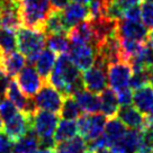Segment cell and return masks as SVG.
Wrapping results in <instances>:
<instances>
[{
    "label": "cell",
    "mask_w": 153,
    "mask_h": 153,
    "mask_svg": "<svg viewBox=\"0 0 153 153\" xmlns=\"http://www.w3.org/2000/svg\"><path fill=\"white\" fill-rule=\"evenodd\" d=\"M46 81L55 87L63 96L73 95L85 88L80 69L67 54H61L56 59L55 65Z\"/></svg>",
    "instance_id": "obj_1"
},
{
    "label": "cell",
    "mask_w": 153,
    "mask_h": 153,
    "mask_svg": "<svg viewBox=\"0 0 153 153\" xmlns=\"http://www.w3.org/2000/svg\"><path fill=\"white\" fill-rule=\"evenodd\" d=\"M52 11L50 0H19L22 26L45 33V24Z\"/></svg>",
    "instance_id": "obj_2"
},
{
    "label": "cell",
    "mask_w": 153,
    "mask_h": 153,
    "mask_svg": "<svg viewBox=\"0 0 153 153\" xmlns=\"http://www.w3.org/2000/svg\"><path fill=\"white\" fill-rule=\"evenodd\" d=\"M19 52L23 53L29 64H35L41 52L46 44V34L35 29L20 26L17 30Z\"/></svg>",
    "instance_id": "obj_3"
},
{
    "label": "cell",
    "mask_w": 153,
    "mask_h": 153,
    "mask_svg": "<svg viewBox=\"0 0 153 153\" xmlns=\"http://www.w3.org/2000/svg\"><path fill=\"white\" fill-rule=\"evenodd\" d=\"M107 117L104 114H82L76 122L78 133L87 142L99 137L105 132Z\"/></svg>",
    "instance_id": "obj_4"
},
{
    "label": "cell",
    "mask_w": 153,
    "mask_h": 153,
    "mask_svg": "<svg viewBox=\"0 0 153 153\" xmlns=\"http://www.w3.org/2000/svg\"><path fill=\"white\" fill-rule=\"evenodd\" d=\"M34 98L38 109L48 110L55 114L60 113L64 100V96L46 80H44L43 86L41 87Z\"/></svg>",
    "instance_id": "obj_5"
},
{
    "label": "cell",
    "mask_w": 153,
    "mask_h": 153,
    "mask_svg": "<svg viewBox=\"0 0 153 153\" xmlns=\"http://www.w3.org/2000/svg\"><path fill=\"white\" fill-rule=\"evenodd\" d=\"M132 74H133V69L129 62L120 61V62L110 63L107 70L108 83L110 88L115 92H117L124 88L129 87Z\"/></svg>",
    "instance_id": "obj_6"
},
{
    "label": "cell",
    "mask_w": 153,
    "mask_h": 153,
    "mask_svg": "<svg viewBox=\"0 0 153 153\" xmlns=\"http://www.w3.org/2000/svg\"><path fill=\"white\" fill-rule=\"evenodd\" d=\"M15 80L18 83L20 90L27 97H35L44 83L43 78L32 65H26L15 76Z\"/></svg>",
    "instance_id": "obj_7"
},
{
    "label": "cell",
    "mask_w": 153,
    "mask_h": 153,
    "mask_svg": "<svg viewBox=\"0 0 153 153\" xmlns=\"http://www.w3.org/2000/svg\"><path fill=\"white\" fill-rule=\"evenodd\" d=\"M59 124V116L48 110H37L33 116V129L38 139L52 137Z\"/></svg>",
    "instance_id": "obj_8"
},
{
    "label": "cell",
    "mask_w": 153,
    "mask_h": 153,
    "mask_svg": "<svg viewBox=\"0 0 153 153\" xmlns=\"http://www.w3.org/2000/svg\"><path fill=\"white\" fill-rule=\"evenodd\" d=\"M117 35L120 36V39L146 42L149 36V28L141 20L122 18L117 22Z\"/></svg>",
    "instance_id": "obj_9"
},
{
    "label": "cell",
    "mask_w": 153,
    "mask_h": 153,
    "mask_svg": "<svg viewBox=\"0 0 153 153\" xmlns=\"http://www.w3.org/2000/svg\"><path fill=\"white\" fill-rule=\"evenodd\" d=\"M108 68L99 65L97 63H94V65L85 71L82 79H83V86L87 90L95 92V94H101L107 88L108 82V76H107Z\"/></svg>",
    "instance_id": "obj_10"
},
{
    "label": "cell",
    "mask_w": 153,
    "mask_h": 153,
    "mask_svg": "<svg viewBox=\"0 0 153 153\" xmlns=\"http://www.w3.org/2000/svg\"><path fill=\"white\" fill-rule=\"evenodd\" d=\"M69 53L73 63L82 71L90 69L95 63L96 50L91 43L71 44Z\"/></svg>",
    "instance_id": "obj_11"
},
{
    "label": "cell",
    "mask_w": 153,
    "mask_h": 153,
    "mask_svg": "<svg viewBox=\"0 0 153 153\" xmlns=\"http://www.w3.org/2000/svg\"><path fill=\"white\" fill-rule=\"evenodd\" d=\"M33 128V116L18 111V114L10 120L6 122L4 126V133L7 134L14 142L18 141L25 134Z\"/></svg>",
    "instance_id": "obj_12"
},
{
    "label": "cell",
    "mask_w": 153,
    "mask_h": 153,
    "mask_svg": "<svg viewBox=\"0 0 153 153\" xmlns=\"http://www.w3.org/2000/svg\"><path fill=\"white\" fill-rule=\"evenodd\" d=\"M0 26L15 30L22 26L19 0H0Z\"/></svg>",
    "instance_id": "obj_13"
},
{
    "label": "cell",
    "mask_w": 153,
    "mask_h": 153,
    "mask_svg": "<svg viewBox=\"0 0 153 153\" xmlns=\"http://www.w3.org/2000/svg\"><path fill=\"white\" fill-rule=\"evenodd\" d=\"M142 143V131L129 128L125 135L110 146L113 153H137Z\"/></svg>",
    "instance_id": "obj_14"
},
{
    "label": "cell",
    "mask_w": 153,
    "mask_h": 153,
    "mask_svg": "<svg viewBox=\"0 0 153 153\" xmlns=\"http://www.w3.org/2000/svg\"><path fill=\"white\" fill-rule=\"evenodd\" d=\"M133 105L146 118L153 117V86L145 85L133 92Z\"/></svg>",
    "instance_id": "obj_15"
},
{
    "label": "cell",
    "mask_w": 153,
    "mask_h": 153,
    "mask_svg": "<svg viewBox=\"0 0 153 153\" xmlns=\"http://www.w3.org/2000/svg\"><path fill=\"white\" fill-rule=\"evenodd\" d=\"M116 117L122 120L126 127L133 129H142L148 124V118L144 116L140 110L131 105L120 106Z\"/></svg>",
    "instance_id": "obj_16"
},
{
    "label": "cell",
    "mask_w": 153,
    "mask_h": 153,
    "mask_svg": "<svg viewBox=\"0 0 153 153\" xmlns=\"http://www.w3.org/2000/svg\"><path fill=\"white\" fill-rule=\"evenodd\" d=\"M62 15L69 28H72L73 26L90 19V10L88 5L79 4L74 1L70 2L62 10Z\"/></svg>",
    "instance_id": "obj_17"
},
{
    "label": "cell",
    "mask_w": 153,
    "mask_h": 153,
    "mask_svg": "<svg viewBox=\"0 0 153 153\" xmlns=\"http://www.w3.org/2000/svg\"><path fill=\"white\" fill-rule=\"evenodd\" d=\"M72 96L76 98L81 109L88 114H97L101 110L100 96H98V94L91 92L83 88L74 92Z\"/></svg>",
    "instance_id": "obj_18"
},
{
    "label": "cell",
    "mask_w": 153,
    "mask_h": 153,
    "mask_svg": "<svg viewBox=\"0 0 153 153\" xmlns=\"http://www.w3.org/2000/svg\"><path fill=\"white\" fill-rule=\"evenodd\" d=\"M68 37L70 39V44L76 43H91L94 44L95 35L92 30L90 20H85L80 24L73 26L68 32Z\"/></svg>",
    "instance_id": "obj_19"
},
{
    "label": "cell",
    "mask_w": 153,
    "mask_h": 153,
    "mask_svg": "<svg viewBox=\"0 0 153 153\" xmlns=\"http://www.w3.org/2000/svg\"><path fill=\"white\" fill-rule=\"evenodd\" d=\"M27 59L23 53L14 51L11 53L5 54L2 59V69L6 74L10 78H15L25 68Z\"/></svg>",
    "instance_id": "obj_20"
},
{
    "label": "cell",
    "mask_w": 153,
    "mask_h": 153,
    "mask_svg": "<svg viewBox=\"0 0 153 153\" xmlns=\"http://www.w3.org/2000/svg\"><path fill=\"white\" fill-rule=\"evenodd\" d=\"M55 62H56V53L53 52L48 48H44L35 62L36 70L39 73V76L43 78V80H48L55 65Z\"/></svg>",
    "instance_id": "obj_21"
},
{
    "label": "cell",
    "mask_w": 153,
    "mask_h": 153,
    "mask_svg": "<svg viewBox=\"0 0 153 153\" xmlns=\"http://www.w3.org/2000/svg\"><path fill=\"white\" fill-rule=\"evenodd\" d=\"M101 111L107 118H111L117 115L120 109V101L117 98V94L111 88H106L100 94Z\"/></svg>",
    "instance_id": "obj_22"
},
{
    "label": "cell",
    "mask_w": 153,
    "mask_h": 153,
    "mask_svg": "<svg viewBox=\"0 0 153 153\" xmlns=\"http://www.w3.org/2000/svg\"><path fill=\"white\" fill-rule=\"evenodd\" d=\"M126 132H127V127L116 116L108 118L105 126V136L108 141L109 148L114 143H116L117 141H120L125 135Z\"/></svg>",
    "instance_id": "obj_23"
},
{
    "label": "cell",
    "mask_w": 153,
    "mask_h": 153,
    "mask_svg": "<svg viewBox=\"0 0 153 153\" xmlns=\"http://www.w3.org/2000/svg\"><path fill=\"white\" fill-rule=\"evenodd\" d=\"M38 142L39 139L32 128L28 133H26L23 137L15 142L13 153H35L39 149Z\"/></svg>",
    "instance_id": "obj_24"
},
{
    "label": "cell",
    "mask_w": 153,
    "mask_h": 153,
    "mask_svg": "<svg viewBox=\"0 0 153 153\" xmlns=\"http://www.w3.org/2000/svg\"><path fill=\"white\" fill-rule=\"evenodd\" d=\"M65 20L63 18L62 11L52 10L48 15L45 24V34H67L69 32Z\"/></svg>",
    "instance_id": "obj_25"
},
{
    "label": "cell",
    "mask_w": 153,
    "mask_h": 153,
    "mask_svg": "<svg viewBox=\"0 0 153 153\" xmlns=\"http://www.w3.org/2000/svg\"><path fill=\"white\" fill-rule=\"evenodd\" d=\"M88 150L87 141L81 135H76L72 139L60 142L56 144L55 152L56 153H85Z\"/></svg>",
    "instance_id": "obj_26"
},
{
    "label": "cell",
    "mask_w": 153,
    "mask_h": 153,
    "mask_svg": "<svg viewBox=\"0 0 153 153\" xmlns=\"http://www.w3.org/2000/svg\"><path fill=\"white\" fill-rule=\"evenodd\" d=\"M76 134H78V125L76 120L62 118L57 124L56 131L54 133V139L56 143H60L74 137L76 136Z\"/></svg>",
    "instance_id": "obj_27"
},
{
    "label": "cell",
    "mask_w": 153,
    "mask_h": 153,
    "mask_svg": "<svg viewBox=\"0 0 153 153\" xmlns=\"http://www.w3.org/2000/svg\"><path fill=\"white\" fill-rule=\"evenodd\" d=\"M46 45L57 54H68L70 51V39L67 34H46Z\"/></svg>",
    "instance_id": "obj_28"
},
{
    "label": "cell",
    "mask_w": 153,
    "mask_h": 153,
    "mask_svg": "<svg viewBox=\"0 0 153 153\" xmlns=\"http://www.w3.org/2000/svg\"><path fill=\"white\" fill-rule=\"evenodd\" d=\"M82 111L83 110L81 109V107L79 106L78 101L76 100V98L73 96H64L62 107H61V110L59 113L63 120H76L82 115Z\"/></svg>",
    "instance_id": "obj_29"
},
{
    "label": "cell",
    "mask_w": 153,
    "mask_h": 153,
    "mask_svg": "<svg viewBox=\"0 0 153 153\" xmlns=\"http://www.w3.org/2000/svg\"><path fill=\"white\" fill-rule=\"evenodd\" d=\"M149 83H150V69L143 68V69L133 70V74L129 81V88L132 90H136Z\"/></svg>",
    "instance_id": "obj_30"
},
{
    "label": "cell",
    "mask_w": 153,
    "mask_h": 153,
    "mask_svg": "<svg viewBox=\"0 0 153 153\" xmlns=\"http://www.w3.org/2000/svg\"><path fill=\"white\" fill-rule=\"evenodd\" d=\"M17 114L18 108L15 106L14 102H11L8 98H2L0 100V117L5 123L10 120Z\"/></svg>",
    "instance_id": "obj_31"
},
{
    "label": "cell",
    "mask_w": 153,
    "mask_h": 153,
    "mask_svg": "<svg viewBox=\"0 0 153 153\" xmlns=\"http://www.w3.org/2000/svg\"><path fill=\"white\" fill-rule=\"evenodd\" d=\"M141 20L149 29H153V1L141 2Z\"/></svg>",
    "instance_id": "obj_32"
},
{
    "label": "cell",
    "mask_w": 153,
    "mask_h": 153,
    "mask_svg": "<svg viewBox=\"0 0 153 153\" xmlns=\"http://www.w3.org/2000/svg\"><path fill=\"white\" fill-rule=\"evenodd\" d=\"M87 146H88V150H89V151L96 152V151H99V150H102V149L109 148V144H108V141L106 139L105 134H102L99 137L87 142Z\"/></svg>",
    "instance_id": "obj_33"
},
{
    "label": "cell",
    "mask_w": 153,
    "mask_h": 153,
    "mask_svg": "<svg viewBox=\"0 0 153 153\" xmlns=\"http://www.w3.org/2000/svg\"><path fill=\"white\" fill-rule=\"evenodd\" d=\"M116 94H117V98L120 106H127L133 104V91L129 87L117 91Z\"/></svg>",
    "instance_id": "obj_34"
},
{
    "label": "cell",
    "mask_w": 153,
    "mask_h": 153,
    "mask_svg": "<svg viewBox=\"0 0 153 153\" xmlns=\"http://www.w3.org/2000/svg\"><path fill=\"white\" fill-rule=\"evenodd\" d=\"M14 141L5 133H0V153H13Z\"/></svg>",
    "instance_id": "obj_35"
},
{
    "label": "cell",
    "mask_w": 153,
    "mask_h": 153,
    "mask_svg": "<svg viewBox=\"0 0 153 153\" xmlns=\"http://www.w3.org/2000/svg\"><path fill=\"white\" fill-rule=\"evenodd\" d=\"M124 18L131 20H141V6L136 5L128 8L125 11Z\"/></svg>",
    "instance_id": "obj_36"
},
{
    "label": "cell",
    "mask_w": 153,
    "mask_h": 153,
    "mask_svg": "<svg viewBox=\"0 0 153 153\" xmlns=\"http://www.w3.org/2000/svg\"><path fill=\"white\" fill-rule=\"evenodd\" d=\"M10 81H11V79L8 74H6V73L0 74V99L6 97V92L10 85Z\"/></svg>",
    "instance_id": "obj_37"
},
{
    "label": "cell",
    "mask_w": 153,
    "mask_h": 153,
    "mask_svg": "<svg viewBox=\"0 0 153 153\" xmlns=\"http://www.w3.org/2000/svg\"><path fill=\"white\" fill-rule=\"evenodd\" d=\"M39 149H51V150H55L56 148V141L54 137H44V139H39L38 142Z\"/></svg>",
    "instance_id": "obj_38"
},
{
    "label": "cell",
    "mask_w": 153,
    "mask_h": 153,
    "mask_svg": "<svg viewBox=\"0 0 153 153\" xmlns=\"http://www.w3.org/2000/svg\"><path fill=\"white\" fill-rule=\"evenodd\" d=\"M113 1L124 11H126L128 8L133 7V6L139 5L140 2V0H113Z\"/></svg>",
    "instance_id": "obj_39"
},
{
    "label": "cell",
    "mask_w": 153,
    "mask_h": 153,
    "mask_svg": "<svg viewBox=\"0 0 153 153\" xmlns=\"http://www.w3.org/2000/svg\"><path fill=\"white\" fill-rule=\"evenodd\" d=\"M51 4V8L54 11H62L69 4L70 0H50Z\"/></svg>",
    "instance_id": "obj_40"
},
{
    "label": "cell",
    "mask_w": 153,
    "mask_h": 153,
    "mask_svg": "<svg viewBox=\"0 0 153 153\" xmlns=\"http://www.w3.org/2000/svg\"><path fill=\"white\" fill-rule=\"evenodd\" d=\"M146 43H148L149 45H151V46L153 48V29H151V32H149V36H148Z\"/></svg>",
    "instance_id": "obj_41"
},
{
    "label": "cell",
    "mask_w": 153,
    "mask_h": 153,
    "mask_svg": "<svg viewBox=\"0 0 153 153\" xmlns=\"http://www.w3.org/2000/svg\"><path fill=\"white\" fill-rule=\"evenodd\" d=\"M35 153H56L55 150H51V149H38Z\"/></svg>",
    "instance_id": "obj_42"
},
{
    "label": "cell",
    "mask_w": 153,
    "mask_h": 153,
    "mask_svg": "<svg viewBox=\"0 0 153 153\" xmlns=\"http://www.w3.org/2000/svg\"><path fill=\"white\" fill-rule=\"evenodd\" d=\"M74 2H79V4H85V5H89L92 0H72Z\"/></svg>",
    "instance_id": "obj_43"
},
{
    "label": "cell",
    "mask_w": 153,
    "mask_h": 153,
    "mask_svg": "<svg viewBox=\"0 0 153 153\" xmlns=\"http://www.w3.org/2000/svg\"><path fill=\"white\" fill-rule=\"evenodd\" d=\"M4 55H5V54H1V53H0V74H1V73H5V72H4V69H2V59H4Z\"/></svg>",
    "instance_id": "obj_44"
},
{
    "label": "cell",
    "mask_w": 153,
    "mask_h": 153,
    "mask_svg": "<svg viewBox=\"0 0 153 153\" xmlns=\"http://www.w3.org/2000/svg\"><path fill=\"white\" fill-rule=\"evenodd\" d=\"M150 85L153 86V68L150 69Z\"/></svg>",
    "instance_id": "obj_45"
},
{
    "label": "cell",
    "mask_w": 153,
    "mask_h": 153,
    "mask_svg": "<svg viewBox=\"0 0 153 153\" xmlns=\"http://www.w3.org/2000/svg\"><path fill=\"white\" fill-rule=\"evenodd\" d=\"M94 153H113L111 151H109V150H107V149H102V150H99V151H96V152Z\"/></svg>",
    "instance_id": "obj_46"
},
{
    "label": "cell",
    "mask_w": 153,
    "mask_h": 153,
    "mask_svg": "<svg viewBox=\"0 0 153 153\" xmlns=\"http://www.w3.org/2000/svg\"><path fill=\"white\" fill-rule=\"evenodd\" d=\"M2 122H4V120H1V117H0V133L4 132V124H2Z\"/></svg>",
    "instance_id": "obj_47"
},
{
    "label": "cell",
    "mask_w": 153,
    "mask_h": 153,
    "mask_svg": "<svg viewBox=\"0 0 153 153\" xmlns=\"http://www.w3.org/2000/svg\"><path fill=\"white\" fill-rule=\"evenodd\" d=\"M85 153H94V152H91V151H89V150H87V151Z\"/></svg>",
    "instance_id": "obj_48"
},
{
    "label": "cell",
    "mask_w": 153,
    "mask_h": 153,
    "mask_svg": "<svg viewBox=\"0 0 153 153\" xmlns=\"http://www.w3.org/2000/svg\"><path fill=\"white\" fill-rule=\"evenodd\" d=\"M148 1H153V0H148Z\"/></svg>",
    "instance_id": "obj_49"
},
{
    "label": "cell",
    "mask_w": 153,
    "mask_h": 153,
    "mask_svg": "<svg viewBox=\"0 0 153 153\" xmlns=\"http://www.w3.org/2000/svg\"><path fill=\"white\" fill-rule=\"evenodd\" d=\"M152 122H153V117H152Z\"/></svg>",
    "instance_id": "obj_50"
},
{
    "label": "cell",
    "mask_w": 153,
    "mask_h": 153,
    "mask_svg": "<svg viewBox=\"0 0 153 153\" xmlns=\"http://www.w3.org/2000/svg\"><path fill=\"white\" fill-rule=\"evenodd\" d=\"M152 153H153V150H152Z\"/></svg>",
    "instance_id": "obj_51"
}]
</instances>
